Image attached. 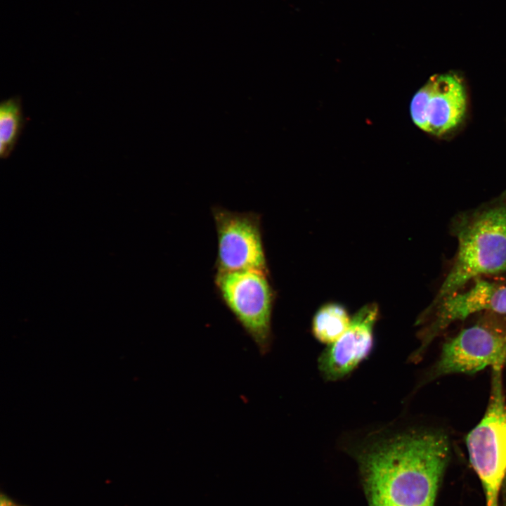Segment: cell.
Listing matches in <instances>:
<instances>
[{
  "instance_id": "cell-1",
  "label": "cell",
  "mask_w": 506,
  "mask_h": 506,
  "mask_svg": "<svg viewBox=\"0 0 506 506\" xmlns=\"http://www.w3.org/2000/svg\"><path fill=\"white\" fill-rule=\"evenodd\" d=\"M358 458L369 502L434 506L450 443L438 431H409L373 442Z\"/></svg>"
},
{
  "instance_id": "cell-2",
  "label": "cell",
  "mask_w": 506,
  "mask_h": 506,
  "mask_svg": "<svg viewBox=\"0 0 506 506\" xmlns=\"http://www.w3.org/2000/svg\"><path fill=\"white\" fill-rule=\"evenodd\" d=\"M450 231L458 249L432 302L464 289L475 278L506 275V190L476 208L457 214Z\"/></svg>"
},
{
  "instance_id": "cell-3",
  "label": "cell",
  "mask_w": 506,
  "mask_h": 506,
  "mask_svg": "<svg viewBox=\"0 0 506 506\" xmlns=\"http://www.w3.org/2000/svg\"><path fill=\"white\" fill-rule=\"evenodd\" d=\"M502 368L492 367L487 408L466 439L470 462L482 484L486 506H498L499 493L506 476V399Z\"/></svg>"
},
{
  "instance_id": "cell-4",
  "label": "cell",
  "mask_w": 506,
  "mask_h": 506,
  "mask_svg": "<svg viewBox=\"0 0 506 506\" xmlns=\"http://www.w3.org/2000/svg\"><path fill=\"white\" fill-rule=\"evenodd\" d=\"M214 285L219 297L252 339L259 353L272 343L275 292L269 272L260 270L216 271Z\"/></svg>"
},
{
  "instance_id": "cell-5",
  "label": "cell",
  "mask_w": 506,
  "mask_h": 506,
  "mask_svg": "<svg viewBox=\"0 0 506 506\" xmlns=\"http://www.w3.org/2000/svg\"><path fill=\"white\" fill-rule=\"evenodd\" d=\"M506 365V318L486 312L443 346L429 377L474 374L488 366Z\"/></svg>"
},
{
  "instance_id": "cell-6",
  "label": "cell",
  "mask_w": 506,
  "mask_h": 506,
  "mask_svg": "<svg viewBox=\"0 0 506 506\" xmlns=\"http://www.w3.org/2000/svg\"><path fill=\"white\" fill-rule=\"evenodd\" d=\"M481 312L506 315V283L477 278L472 285L431 302L417 320L420 345L413 355L419 360L434 339L452 323Z\"/></svg>"
},
{
  "instance_id": "cell-7",
  "label": "cell",
  "mask_w": 506,
  "mask_h": 506,
  "mask_svg": "<svg viewBox=\"0 0 506 506\" xmlns=\"http://www.w3.org/2000/svg\"><path fill=\"white\" fill-rule=\"evenodd\" d=\"M217 237L216 271H268L261 216L254 212L212 208Z\"/></svg>"
},
{
  "instance_id": "cell-8",
  "label": "cell",
  "mask_w": 506,
  "mask_h": 506,
  "mask_svg": "<svg viewBox=\"0 0 506 506\" xmlns=\"http://www.w3.org/2000/svg\"><path fill=\"white\" fill-rule=\"evenodd\" d=\"M467 94L461 78L454 73L434 74L414 95L410 115L420 129L436 136L457 127L464 119Z\"/></svg>"
},
{
  "instance_id": "cell-9",
  "label": "cell",
  "mask_w": 506,
  "mask_h": 506,
  "mask_svg": "<svg viewBox=\"0 0 506 506\" xmlns=\"http://www.w3.org/2000/svg\"><path fill=\"white\" fill-rule=\"evenodd\" d=\"M379 315L376 304L361 308L351 319L349 327L328 345L318 360L322 375L330 381L350 373L370 353L373 344V327Z\"/></svg>"
},
{
  "instance_id": "cell-10",
  "label": "cell",
  "mask_w": 506,
  "mask_h": 506,
  "mask_svg": "<svg viewBox=\"0 0 506 506\" xmlns=\"http://www.w3.org/2000/svg\"><path fill=\"white\" fill-rule=\"evenodd\" d=\"M351 319L342 305L336 303L324 304L313 317V333L319 342L329 345L344 333L349 326Z\"/></svg>"
},
{
  "instance_id": "cell-11",
  "label": "cell",
  "mask_w": 506,
  "mask_h": 506,
  "mask_svg": "<svg viewBox=\"0 0 506 506\" xmlns=\"http://www.w3.org/2000/svg\"><path fill=\"white\" fill-rule=\"evenodd\" d=\"M25 124L21 100L12 97L0 105V156L9 157L14 149Z\"/></svg>"
},
{
  "instance_id": "cell-12",
  "label": "cell",
  "mask_w": 506,
  "mask_h": 506,
  "mask_svg": "<svg viewBox=\"0 0 506 506\" xmlns=\"http://www.w3.org/2000/svg\"><path fill=\"white\" fill-rule=\"evenodd\" d=\"M0 506H21L4 494L1 495Z\"/></svg>"
},
{
  "instance_id": "cell-13",
  "label": "cell",
  "mask_w": 506,
  "mask_h": 506,
  "mask_svg": "<svg viewBox=\"0 0 506 506\" xmlns=\"http://www.w3.org/2000/svg\"><path fill=\"white\" fill-rule=\"evenodd\" d=\"M370 506H394V505L385 504V503L372 502V503H370Z\"/></svg>"
}]
</instances>
